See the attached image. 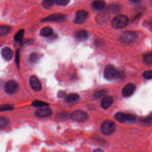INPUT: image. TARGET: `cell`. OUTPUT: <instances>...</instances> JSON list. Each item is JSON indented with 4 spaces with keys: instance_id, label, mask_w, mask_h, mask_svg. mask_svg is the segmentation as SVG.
Masks as SVG:
<instances>
[{
    "instance_id": "cell-16",
    "label": "cell",
    "mask_w": 152,
    "mask_h": 152,
    "mask_svg": "<svg viewBox=\"0 0 152 152\" xmlns=\"http://www.w3.org/2000/svg\"><path fill=\"white\" fill-rule=\"evenodd\" d=\"M88 33L86 30H81L75 33V37L80 40H84L87 39Z\"/></svg>"
},
{
    "instance_id": "cell-32",
    "label": "cell",
    "mask_w": 152,
    "mask_h": 152,
    "mask_svg": "<svg viewBox=\"0 0 152 152\" xmlns=\"http://www.w3.org/2000/svg\"><path fill=\"white\" fill-rule=\"evenodd\" d=\"M145 122V123H151V116H149L148 118H146L145 119V121H144Z\"/></svg>"
},
{
    "instance_id": "cell-14",
    "label": "cell",
    "mask_w": 152,
    "mask_h": 152,
    "mask_svg": "<svg viewBox=\"0 0 152 152\" xmlns=\"http://www.w3.org/2000/svg\"><path fill=\"white\" fill-rule=\"evenodd\" d=\"M113 102V99L112 96H104L101 101V106L102 108L106 109L112 104Z\"/></svg>"
},
{
    "instance_id": "cell-34",
    "label": "cell",
    "mask_w": 152,
    "mask_h": 152,
    "mask_svg": "<svg viewBox=\"0 0 152 152\" xmlns=\"http://www.w3.org/2000/svg\"><path fill=\"white\" fill-rule=\"evenodd\" d=\"M93 152H104V151H103V150H102V149L98 148V149H96V150H94Z\"/></svg>"
},
{
    "instance_id": "cell-11",
    "label": "cell",
    "mask_w": 152,
    "mask_h": 152,
    "mask_svg": "<svg viewBox=\"0 0 152 152\" xmlns=\"http://www.w3.org/2000/svg\"><path fill=\"white\" fill-rule=\"evenodd\" d=\"M12 50L8 47H5L1 50L2 57L6 61H10L13 56Z\"/></svg>"
},
{
    "instance_id": "cell-2",
    "label": "cell",
    "mask_w": 152,
    "mask_h": 152,
    "mask_svg": "<svg viewBox=\"0 0 152 152\" xmlns=\"http://www.w3.org/2000/svg\"><path fill=\"white\" fill-rule=\"evenodd\" d=\"M70 118L72 120L74 121L78 122H83L88 119V115L84 110H77L74 111L71 114Z\"/></svg>"
},
{
    "instance_id": "cell-6",
    "label": "cell",
    "mask_w": 152,
    "mask_h": 152,
    "mask_svg": "<svg viewBox=\"0 0 152 152\" xmlns=\"http://www.w3.org/2000/svg\"><path fill=\"white\" fill-rule=\"evenodd\" d=\"M18 88V84L14 80H10L7 81L4 86V90L8 94H13L17 93Z\"/></svg>"
},
{
    "instance_id": "cell-24",
    "label": "cell",
    "mask_w": 152,
    "mask_h": 152,
    "mask_svg": "<svg viewBox=\"0 0 152 152\" xmlns=\"http://www.w3.org/2000/svg\"><path fill=\"white\" fill-rule=\"evenodd\" d=\"M144 61L146 64H147L148 65L151 64H152V53H148L146 54L144 56Z\"/></svg>"
},
{
    "instance_id": "cell-29",
    "label": "cell",
    "mask_w": 152,
    "mask_h": 152,
    "mask_svg": "<svg viewBox=\"0 0 152 152\" xmlns=\"http://www.w3.org/2000/svg\"><path fill=\"white\" fill-rule=\"evenodd\" d=\"M105 93H106V91H105L104 90H99V91H96V92L94 93V97H96V98H99V97H102V96H103V95L105 94Z\"/></svg>"
},
{
    "instance_id": "cell-3",
    "label": "cell",
    "mask_w": 152,
    "mask_h": 152,
    "mask_svg": "<svg viewBox=\"0 0 152 152\" xmlns=\"http://www.w3.org/2000/svg\"><path fill=\"white\" fill-rule=\"evenodd\" d=\"M115 118L116 120L121 123H132L136 120L134 115L131 114H126L122 112L116 113Z\"/></svg>"
},
{
    "instance_id": "cell-28",
    "label": "cell",
    "mask_w": 152,
    "mask_h": 152,
    "mask_svg": "<svg viewBox=\"0 0 152 152\" xmlns=\"http://www.w3.org/2000/svg\"><path fill=\"white\" fill-rule=\"evenodd\" d=\"M142 77L147 80H150L152 78V72L151 71H146L143 72Z\"/></svg>"
},
{
    "instance_id": "cell-7",
    "label": "cell",
    "mask_w": 152,
    "mask_h": 152,
    "mask_svg": "<svg viewBox=\"0 0 152 152\" xmlns=\"http://www.w3.org/2000/svg\"><path fill=\"white\" fill-rule=\"evenodd\" d=\"M122 40L126 43H132L137 37V34L134 31H126L121 35Z\"/></svg>"
},
{
    "instance_id": "cell-10",
    "label": "cell",
    "mask_w": 152,
    "mask_h": 152,
    "mask_svg": "<svg viewBox=\"0 0 152 152\" xmlns=\"http://www.w3.org/2000/svg\"><path fill=\"white\" fill-rule=\"evenodd\" d=\"M135 90V86L132 83H128L124 86L122 89V94L124 97H129L133 94Z\"/></svg>"
},
{
    "instance_id": "cell-31",
    "label": "cell",
    "mask_w": 152,
    "mask_h": 152,
    "mask_svg": "<svg viewBox=\"0 0 152 152\" xmlns=\"http://www.w3.org/2000/svg\"><path fill=\"white\" fill-rule=\"evenodd\" d=\"M58 97H65L66 96V93L65 91H60L59 93H58Z\"/></svg>"
},
{
    "instance_id": "cell-33",
    "label": "cell",
    "mask_w": 152,
    "mask_h": 152,
    "mask_svg": "<svg viewBox=\"0 0 152 152\" xmlns=\"http://www.w3.org/2000/svg\"><path fill=\"white\" fill-rule=\"evenodd\" d=\"M129 1L132 3H134V4H138L141 1V0H129Z\"/></svg>"
},
{
    "instance_id": "cell-13",
    "label": "cell",
    "mask_w": 152,
    "mask_h": 152,
    "mask_svg": "<svg viewBox=\"0 0 152 152\" xmlns=\"http://www.w3.org/2000/svg\"><path fill=\"white\" fill-rule=\"evenodd\" d=\"M36 115L40 118H46L50 116L52 113V111L49 108L39 109L36 111Z\"/></svg>"
},
{
    "instance_id": "cell-21",
    "label": "cell",
    "mask_w": 152,
    "mask_h": 152,
    "mask_svg": "<svg viewBox=\"0 0 152 152\" xmlns=\"http://www.w3.org/2000/svg\"><path fill=\"white\" fill-rule=\"evenodd\" d=\"M55 3V0H43L42 5V6L48 9L51 8Z\"/></svg>"
},
{
    "instance_id": "cell-23",
    "label": "cell",
    "mask_w": 152,
    "mask_h": 152,
    "mask_svg": "<svg viewBox=\"0 0 152 152\" xmlns=\"http://www.w3.org/2000/svg\"><path fill=\"white\" fill-rule=\"evenodd\" d=\"M49 105L48 103H46L45 102L39 101V100H35L32 103V106L37 107H45L48 106Z\"/></svg>"
},
{
    "instance_id": "cell-25",
    "label": "cell",
    "mask_w": 152,
    "mask_h": 152,
    "mask_svg": "<svg viewBox=\"0 0 152 152\" xmlns=\"http://www.w3.org/2000/svg\"><path fill=\"white\" fill-rule=\"evenodd\" d=\"M39 59V55L37 53H32L30 56V58H29V61L32 62V63H34L36 62Z\"/></svg>"
},
{
    "instance_id": "cell-18",
    "label": "cell",
    "mask_w": 152,
    "mask_h": 152,
    "mask_svg": "<svg viewBox=\"0 0 152 152\" xmlns=\"http://www.w3.org/2000/svg\"><path fill=\"white\" fill-rule=\"evenodd\" d=\"M53 33V30L50 27H45L41 29L40 34L43 37H49Z\"/></svg>"
},
{
    "instance_id": "cell-26",
    "label": "cell",
    "mask_w": 152,
    "mask_h": 152,
    "mask_svg": "<svg viewBox=\"0 0 152 152\" xmlns=\"http://www.w3.org/2000/svg\"><path fill=\"white\" fill-rule=\"evenodd\" d=\"M55 2L61 6H65L69 2V0H55Z\"/></svg>"
},
{
    "instance_id": "cell-5",
    "label": "cell",
    "mask_w": 152,
    "mask_h": 152,
    "mask_svg": "<svg viewBox=\"0 0 152 152\" xmlns=\"http://www.w3.org/2000/svg\"><path fill=\"white\" fill-rule=\"evenodd\" d=\"M118 71L115 67L112 65H107L104 70V77L108 80H112L116 77Z\"/></svg>"
},
{
    "instance_id": "cell-20",
    "label": "cell",
    "mask_w": 152,
    "mask_h": 152,
    "mask_svg": "<svg viewBox=\"0 0 152 152\" xmlns=\"http://www.w3.org/2000/svg\"><path fill=\"white\" fill-rule=\"evenodd\" d=\"M24 30L23 29H21L19 30L15 35L14 37V39L15 42H20L22 41L23 37H24Z\"/></svg>"
},
{
    "instance_id": "cell-22",
    "label": "cell",
    "mask_w": 152,
    "mask_h": 152,
    "mask_svg": "<svg viewBox=\"0 0 152 152\" xmlns=\"http://www.w3.org/2000/svg\"><path fill=\"white\" fill-rule=\"evenodd\" d=\"M9 123L8 118L5 117H0V129H4L5 128Z\"/></svg>"
},
{
    "instance_id": "cell-1",
    "label": "cell",
    "mask_w": 152,
    "mask_h": 152,
    "mask_svg": "<svg viewBox=\"0 0 152 152\" xmlns=\"http://www.w3.org/2000/svg\"><path fill=\"white\" fill-rule=\"evenodd\" d=\"M129 23L128 18L125 15H118L111 21V26L116 29H120L125 27Z\"/></svg>"
},
{
    "instance_id": "cell-19",
    "label": "cell",
    "mask_w": 152,
    "mask_h": 152,
    "mask_svg": "<svg viewBox=\"0 0 152 152\" xmlns=\"http://www.w3.org/2000/svg\"><path fill=\"white\" fill-rule=\"evenodd\" d=\"M12 28L7 26H0V37L4 36L9 34L11 31Z\"/></svg>"
},
{
    "instance_id": "cell-4",
    "label": "cell",
    "mask_w": 152,
    "mask_h": 152,
    "mask_svg": "<svg viewBox=\"0 0 152 152\" xmlns=\"http://www.w3.org/2000/svg\"><path fill=\"white\" fill-rule=\"evenodd\" d=\"M115 124L113 122L110 121H104L101 125V131L102 132L106 135H111L115 131Z\"/></svg>"
},
{
    "instance_id": "cell-15",
    "label": "cell",
    "mask_w": 152,
    "mask_h": 152,
    "mask_svg": "<svg viewBox=\"0 0 152 152\" xmlns=\"http://www.w3.org/2000/svg\"><path fill=\"white\" fill-rule=\"evenodd\" d=\"M93 7L97 10H102L105 7V2L103 0H95L93 2Z\"/></svg>"
},
{
    "instance_id": "cell-8",
    "label": "cell",
    "mask_w": 152,
    "mask_h": 152,
    "mask_svg": "<svg viewBox=\"0 0 152 152\" xmlns=\"http://www.w3.org/2000/svg\"><path fill=\"white\" fill-rule=\"evenodd\" d=\"M88 14L87 11L84 10H80L77 12L75 18L74 20V23L75 24H81L83 23L88 17Z\"/></svg>"
},
{
    "instance_id": "cell-30",
    "label": "cell",
    "mask_w": 152,
    "mask_h": 152,
    "mask_svg": "<svg viewBox=\"0 0 152 152\" xmlns=\"http://www.w3.org/2000/svg\"><path fill=\"white\" fill-rule=\"evenodd\" d=\"M20 52L18 50H17L15 52V62H16V65L18 67V68H19V64H20Z\"/></svg>"
},
{
    "instance_id": "cell-9",
    "label": "cell",
    "mask_w": 152,
    "mask_h": 152,
    "mask_svg": "<svg viewBox=\"0 0 152 152\" xmlns=\"http://www.w3.org/2000/svg\"><path fill=\"white\" fill-rule=\"evenodd\" d=\"M29 83L31 87L33 90L36 91H40L42 90V84L39 80L37 77L34 75H32L30 77Z\"/></svg>"
},
{
    "instance_id": "cell-27",
    "label": "cell",
    "mask_w": 152,
    "mask_h": 152,
    "mask_svg": "<svg viewBox=\"0 0 152 152\" xmlns=\"http://www.w3.org/2000/svg\"><path fill=\"white\" fill-rule=\"evenodd\" d=\"M13 109V106L10 104H4L0 106V111H5V110H10Z\"/></svg>"
},
{
    "instance_id": "cell-12",
    "label": "cell",
    "mask_w": 152,
    "mask_h": 152,
    "mask_svg": "<svg viewBox=\"0 0 152 152\" xmlns=\"http://www.w3.org/2000/svg\"><path fill=\"white\" fill-rule=\"evenodd\" d=\"M64 18L65 15L63 14H54L42 19V21H59L62 20Z\"/></svg>"
},
{
    "instance_id": "cell-17",
    "label": "cell",
    "mask_w": 152,
    "mask_h": 152,
    "mask_svg": "<svg viewBox=\"0 0 152 152\" xmlns=\"http://www.w3.org/2000/svg\"><path fill=\"white\" fill-rule=\"evenodd\" d=\"M65 97V100L68 103L75 102L80 99V96L77 93H71Z\"/></svg>"
}]
</instances>
